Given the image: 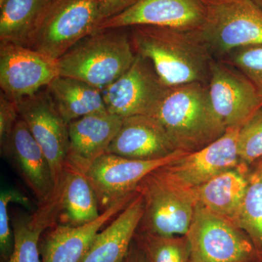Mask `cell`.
Segmentation results:
<instances>
[{
    "mask_svg": "<svg viewBox=\"0 0 262 262\" xmlns=\"http://www.w3.org/2000/svg\"><path fill=\"white\" fill-rule=\"evenodd\" d=\"M123 119L105 111L86 115L69 123L67 168L84 174L95 160L106 153Z\"/></svg>",
    "mask_w": 262,
    "mask_h": 262,
    "instance_id": "cell-17",
    "label": "cell"
},
{
    "mask_svg": "<svg viewBox=\"0 0 262 262\" xmlns=\"http://www.w3.org/2000/svg\"><path fill=\"white\" fill-rule=\"evenodd\" d=\"M251 1L262 11V0H251Z\"/></svg>",
    "mask_w": 262,
    "mask_h": 262,
    "instance_id": "cell-33",
    "label": "cell"
},
{
    "mask_svg": "<svg viewBox=\"0 0 262 262\" xmlns=\"http://www.w3.org/2000/svg\"><path fill=\"white\" fill-rule=\"evenodd\" d=\"M208 6L195 32L215 59L236 48L262 45V11L251 0H213Z\"/></svg>",
    "mask_w": 262,
    "mask_h": 262,
    "instance_id": "cell-5",
    "label": "cell"
},
{
    "mask_svg": "<svg viewBox=\"0 0 262 262\" xmlns=\"http://www.w3.org/2000/svg\"><path fill=\"white\" fill-rule=\"evenodd\" d=\"M144 214V201L137 195L93 241L80 262H122Z\"/></svg>",
    "mask_w": 262,
    "mask_h": 262,
    "instance_id": "cell-19",
    "label": "cell"
},
{
    "mask_svg": "<svg viewBox=\"0 0 262 262\" xmlns=\"http://www.w3.org/2000/svg\"><path fill=\"white\" fill-rule=\"evenodd\" d=\"M168 88L151 62L136 54L130 68L101 92L108 113L125 118L152 116Z\"/></svg>",
    "mask_w": 262,
    "mask_h": 262,
    "instance_id": "cell-8",
    "label": "cell"
},
{
    "mask_svg": "<svg viewBox=\"0 0 262 262\" xmlns=\"http://www.w3.org/2000/svg\"><path fill=\"white\" fill-rule=\"evenodd\" d=\"M101 5L106 19L123 13L139 0H97Z\"/></svg>",
    "mask_w": 262,
    "mask_h": 262,
    "instance_id": "cell-31",
    "label": "cell"
},
{
    "mask_svg": "<svg viewBox=\"0 0 262 262\" xmlns=\"http://www.w3.org/2000/svg\"><path fill=\"white\" fill-rule=\"evenodd\" d=\"M262 252V158L250 166L247 188L237 224Z\"/></svg>",
    "mask_w": 262,
    "mask_h": 262,
    "instance_id": "cell-25",
    "label": "cell"
},
{
    "mask_svg": "<svg viewBox=\"0 0 262 262\" xmlns=\"http://www.w3.org/2000/svg\"><path fill=\"white\" fill-rule=\"evenodd\" d=\"M20 118L16 101L1 93L0 96V145L5 146Z\"/></svg>",
    "mask_w": 262,
    "mask_h": 262,
    "instance_id": "cell-30",
    "label": "cell"
},
{
    "mask_svg": "<svg viewBox=\"0 0 262 262\" xmlns=\"http://www.w3.org/2000/svg\"><path fill=\"white\" fill-rule=\"evenodd\" d=\"M241 127H229L220 139L194 152L185 153L157 171L177 184L194 189L226 170L237 168L242 162L237 151V137Z\"/></svg>",
    "mask_w": 262,
    "mask_h": 262,
    "instance_id": "cell-9",
    "label": "cell"
},
{
    "mask_svg": "<svg viewBox=\"0 0 262 262\" xmlns=\"http://www.w3.org/2000/svg\"><path fill=\"white\" fill-rule=\"evenodd\" d=\"M208 1H213V0H208Z\"/></svg>",
    "mask_w": 262,
    "mask_h": 262,
    "instance_id": "cell-36",
    "label": "cell"
},
{
    "mask_svg": "<svg viewBox=\"0 0 262 262\" xmlns=\"http://www.w3.org/2000/svg\"><path fill=\"white\" fill-rule=\"evenodd\" d=\"M134 239L149 262L192 261V250L187 234L164 236L136 232Z\"/></svg>",
    "mask_w": 262,
    "mask_h": 262,
    "instance_id": "cell-26",
    "label": "cell"
},
{
    "mask_svg": "<svg viewBox=\"0 0 262 262\" xmlns=\"http://www.w3.org/2000/svg\"><path fill=\"white\" fill-rule=\"evenodd\" d=\"M122 262H149L146 257L145 253L139 247L135 239L133 241L128 252Z\"/></svg>",
    "mask_w": 262,
    "mask_h": 262,
    "instance_id": "cell-32",
    "label": "cell"
},
{
    "mask_svg": "<svg viewBox=\"0 0 262 262\" xmlns=\"http://www.w3.org/2000/svg\"><path fill=\"white\" fill-rule=\"evenodd\" d=\"M128 29L136 54L151 62L165 85L208 84L215 58L195 32L154 26Z\"/></svg>",
    "mask_w": 262,
    "mask_h": 262,
    "instance_id": "cell-1",
    "label": "cell"
},
{
    "mask_svg": "<svg viewBox=\"0 0 262 262\" xmlns=\"http://www.w3.org/2000/svg\"><path fill=\"white\" fill-rule=\"evenodd\" d=\"M166 131L156 118L148 115L125 117L106 153L130 159H164L177 154Z\"/></svg>",
    "mask_w": 262,
    "mask_h": 262,
    "instance_id": "cell-18",
    "label": "cell"
},
{
    "mask_svg": "<svg viewBox=\"0 0 262 262\" xmlns=\"http://www.w3.org/2000/svg\"><path fill=\"white\" fill-rule=\"evenodd\" d=\"M237 145L241 161L248 166L262 158V106L239 128Z\"/></svg>",
    "mask_w": 262,
    "mask_h": 262,
    "instance_id": "cell-27",
    "label": "cell"
},
{
    "mask_svg": "<svg viewBox=\"0 0 262 262\" xmlns=\"http://www.w3.org/2000/svg\"><path fill=\"white\" fill-rule=\"evenodd\" d=\"M256 262H262V252L258 253L257 259Z\"/></svg>",
    "mask_w": 262,
    "mask_h": 262,
    "instance_id": "cell-34",
    "label": "cell"
},
{
    "mask_svg": "<svg viewBox=\"0 0 262 262\" xmlns=\"http://www.w3.org/2000/svg\"><path fill=\"white\" fill-rule=\"evenodd\" d=\"M55 207L51 203L38 206L37 211L29 215L13 211L11 227L13 248L7 262H42L39 242L45 231L56 222Z\"/></svg>",
    "mask_w": 262,
    "mask_h": 262,
    "instance_id": "cell-23",
    "label": "cell"
},
{
    "mask_svg": "<svg viewBox=\"0 0 262 262\" xmlns=\"http://www.w3.org/2000/svg\"><path fill=\"white\" fill-rule=\"evenodd\" d=\"M215 115L226 128L241 127L262 106V96L238 70L214 59L208 83Z\"/></svg>",
    "mask_w": 262,
    "mask_h": 262,
    "instance_id": "cell-13",
    "label": "cell"
},
{
    "mask_svg": "<svg viewBox=\"0 0 262 262\" xmlns=\"http://www.w3.org/2000/svg\"><path fill=\"white\" fill-rule=\"evenodd\" d=\"M48 0H8L0 7V42L26 46Z\"/></svg>",
    "mask_w": 262,
    "mask_h": 262,
    "instance_id": "cell-24",
    "label": "cell"
},
{
    "mask_svg": "<svg viewBox=\"0 0 262 262\" xmlns=\"http://www.w3.org/2000/svg\"><path fill=\"white\" fill-rule=\"evenodd\" d=\"M8 0H0V7L3 6Z\"/></svg>",
    "mask_w": 262,
    "mask_h": 262,
    "instance_id": "cell-35",
    "label": "cell"
},
{
    "mask_svg": "<svg viewBox=\"0 0 262 262\" xmlns=\"http://www.w3.org/2000/svg\"><path fill=\"white\" fill-rule=\"evenodd\" d=\"M136 192L144 201L137 232L164 236L187 234L196 206L192 189L179 187L156 169L142 179Z\"/></svg>",
    "mask_w": 262,
    "mask_h": 262,
    "instance_id": "cell-6",
    "label": "cell"
},
{
    "mask_svg": "<svg viewBox=\"0 0 262 262\" xmlns=\"http://www.w3.org/2000/svg\"><path fill=\"white\" fill-rule=\"evenodd\" d=\"M249 170L250 166L242 163L192 189L196 204L236 225L247 188Z\"/></svg>",
    "mask_w": 262,
    "mask_h": 262,
    "instance_id": "cell-20",
    "label": "cell"
},
{
    "mask_svg": "<svg viewBox=\"0 0 262 262\" xmlns=\"http://www.w3.org/2000/svg\"><path fill=\"white\" fill-rule=\"evenodd\" d=\"M138 192L124 196L101 212L98 218L84 225L55 223L47 229L41 242L42 262H80L96 234L112 222L134 199Z\"/></svg>",
    "mask_w": 262,
    "mask_h": 262,
    "instance_id": "cell-15",
    "label": "cell"
},
{
    "mask_svg": "<svg viewBox=\"0 0 262 262\" xmlns=\"http://www.w3.org/2000/svg\"><path fill=\"white\" fill-rule=\"evenodd\" d=\"M10 203H18L28 207L30 203L28 198L21 192L15 189H7L1 192L0 195V253L2 261L7 262L9 259L13 248V229L8 206Z\"/></svg>",
    "mask_w": 262,
    "mask_h": 262,
    "instance_id": "cell-29",
    "label": "cell"
},
{
    "mask_svg": "<svg viewBox=\"0 0 262 262\" xmlns=\"http://www.w3.org/2000/svg\"><path fill=\"white\" fill-rule=\"evenodd\" d=\"M57 219L61 225L80 226L96 220L101 215L97 198L84 173L67 168L54 194ZM56 219V220H57Z\"/></svg>",
    "mask_w": 262,
    "mask_h": 262,
    "instance_id": "cell-21",
    "label": "cell"
},
{
    "mask_svg": "<svg viewBox=\"0 0 262 262\" xmlns=\"http://www.w3.org/2000/svg\"><path fill=\"white\" fill-rule=\"evenodd\" d=\"M46 91L67 124L91 114L107 111L101 90L77 79L58 76Z\"/></svg>",
    "mask_w": 262,
    "mask_h": 262,
    "instance_id": "cell-22",
    "label": "cell"
},
{
    "mask_svg": "<svg viewBox=\"0 0 262 262\" xmlns=\"http://www.w3.org/2000/svg\"><path fill=\"white\" fill-rule=\"evenodd\" d=\"M221 60L242 72L262 96V45L236 48Z\"/></svg>",
    "mask_w": 262,
    "mask_h": 262,
    "instance_id": "cell-28",
    "label": "cell"
},
{
    "mask_svg": "<svg viewBox=\"0 0 262 262\" xmlns=\"http://www.w3.org/2000/svg\"><path fill=\"white\" fill-rule=\"evenodd\" d=\"M207 0H139L123 13L106 19L100 29L154 26L195 32L208 15Z\"/></svg>",
    "mask_w": 262,
    "mask_h": 262,
    "instance_id": "cell-14",
    "label": "cell"
},
{
    "mask_svg": "<svg viewBox=\"0 0 262 262\" xmlns=\"http://www.w3.org/2000/svg\"><path fill=\"white\" fill-rule=\"evenodd\" d=\"M136 56L128 28L100 29L58 60L59 75L102 91L130 68Z\"/></svg>",
    "mask_w": 262,
    "mask_h": 262,
    "instance_id": "cell-3",
    "label": "cell"
},
{
    "mask_svg": "<svg viewBox=\"0 0 262 262\" xmlns=\"http://www.w3.org/2000/svg\"><path fill=\"white\" fill-rule=\"evenodd\" d=\"M152 117L182 152L206 147L227 130L212 106L208 84L201 82L168 87Z\"/></svg>",
    "mask_w": 262,
    "mask_h": 262,
    "instance_id": "cell-2",
    "label": "cell"
},
{
    "mask_svg": "<svg viewBox=\"0 0 262 262\" xmlns=\"http://www.w3.org/2000/svg\"><path fill=\"white\" fill-rule=\"evenodd\" d=\"M184 154L179 151L164 159L141 160L105 153L91 164L84 175L102 212L124 196L136 192L139 183L148 174Z\"/></svg>",
    "mask_w": 262,
    "mask_h": 262,
    "instance_id": "cell-11",
    "label": "cell"
},
{
    "mask_svg": "<svg viewBox=\"0 0 262 262\" xmlns=\"http://www.w3.org/2000/svg\"><path fill=\"white\" fill-rule=\"evenodd\" d=\"M105 20L97 0H48L25 46L58 60Z\"/></svg>",
    "mask_w": 262,
    "mask_h": 262,
    "instance_id": "cell-4",
    "label": "cell"
},
{
    "mask_svg": "<svg viewBox=\"0 0 262 262\" xmlns=\"http://www.w3.org/2000/svg\"><path fill=\"white\" fill-rule=\"evenodd\" d=\"M16 103L20 118L48 160L56 191L67 168L70 147L68 124L57 111L46 91Z\"/></svg>",
    "mask_w": 262,
    "mask_h": 262,
    "instance_id": "cell-10",
    "label": "cell"
},
{
    "mask_svg": "<svg viewBox=\"0 0 262 262\" xmlns=\"http://www.w3.org/2000/svg\"><path fill=\"white\" fill-rule=\"evenodd\" d=\"M1 150L37 200L38 206L51 201L56 193L51 166L42 149L20 117Z\"/></svg>",
    "mask_w": 262,
    "mask_h": 262,
    "instance_id": "cell-16",
    "label": "cell"
},
{
    "mask_svg": "<svg viewBox=\"0 0 262 262\" xmlns=\"http://www.w3.org/2000/svg\"><path fill=\"white\" fill-rule=\"evenodd\" d=\"M58 76V60L21 45L0 44L2 92L15 101L37 94Z\"/></svg>",
    "mask_w": 262,
    "mask_h": 262,
    "instance_id": "cell-12",
    "label": "cell"
},
{
    "mask_svg": "<svg viewBox=\"0 0 262 262\" xmlns=\"http://www.w3.org/2000/svg\"><path fill=\"white\" fill-rule=\"evenodd\" d=\"M191 262H256L258 251L233 222L196 204L187 234Z\"/></svg>",
    "mask_w": 262,
    "mask_h": 262,
    "instance_id": "cell-7",
    "label": "cell"
}]
</instances>
